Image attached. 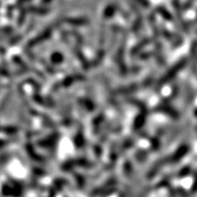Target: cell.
<instances>
[{
  "label": "cell",
  "instance_id": "obj_1",
  "mask_svg": "<svg viewBox=\"0 0 197 197\" xmlns=\"http://www.w3.org/2000/svg\"><path fill=\"white\" fill-rule=\"evenodd\" d=\"M185 63H186V60H185L184 58L181 59L177 64L174 65V66L167 72V73L162 77V79L160 80V82H159L158 86H162V85H163V84H165V83H167L168 81H170L174 76L177 75L178 72L185 66Z\"/></svg>",
  "mask_w": 197,
  "mask_h": 197
},
{
  "label": "cell",
  "instance_id": "obj_2",
  "mask_svg": "<svg viewBox=\"0 0 197 197\" xmlns=\"http://www.w3.org/2000/svg\"><path fill=\"white\" fill-rule=\"evenodd\" d=\"M114 12H115V7L113 6H108L105 10H104V17L105 18H109L110 17L113 16Z\"/></svg>",
  "mask_w": 197,
  "mask_h": 197
},
{
  "label": "cell",
  "instance_id": "obj_3",
  "mask_svg": "<svg viewBox=\"0 0 197 197\" xmlns=\"http://www.w3.org/2000/svg\"><path fill=\"white\" fill-rule=\"evenodd\" d=\"M159 12H160V14L162 15V17H164L165 19H172V17H171L170 13L167 11L166 9H164V8H159Z\"/></svg>",
  "mask_w": 197,
  "mask_h": 197
}]
</instances>
